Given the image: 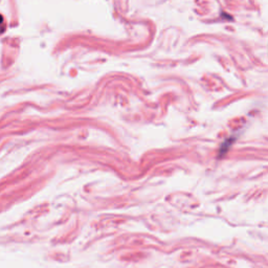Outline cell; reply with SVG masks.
Here are the masks:
<instances>
[{
  "mask_svg": "<svg viewBox=\"0 0 268 268\" xmlns=\"http://www.w3.org/2000/svg\"><path fill=\"white\" fill-rule=\"evenodd\" d=\"M4 30V19H3V16L0 15V33L3 32Z\"/></svg>",
  "mask_w": 268,
  "mask_h": 268,
  "instance_id": "obj_1",
  "label": "cell"
}]
</instances>
